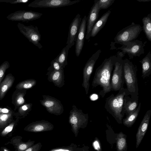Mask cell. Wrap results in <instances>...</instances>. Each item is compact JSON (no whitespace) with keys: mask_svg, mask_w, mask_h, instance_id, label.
<instances>
[{"mask_svg":"<svg viewBox=\"0 0 151 151\" xmlns=\"http://www.w3.org/2000/svg\"><path fill=\"white\" fill-rule=\"evenodd\" d=\"M141 106V103L139 104L138 107L133 111L126 116L122 120V123L124 125L128 127L132 126L136 120L139 113Z\"/></svg>","mask_w":151,"mask_h":151,"instance_id":"obj_23","label":"cell"},{"mask_svg":"<svg viewBox=\"0 0 151 151\" xmlns=\"http://www.w3.org/2000/svg\"><path fill=\"white\" fill-rule=\"evenodd\" d=\"M117 58L116 55L105 59L96 70L91 85L93 87L100 86L102 88L99 95L102 98L111 91L110 81L112 71Z\"/></svg>","mask_w":151,"mask_h":151,"instance_id":"obj_1","label":"cell"},{"mask_svg":"<svg viewBox=\"0 0 151 151\" xmlns=\"http://www.w3.org/2000/svg\"><path fill=\"white\" fill-rule=\"evenodd\" d=\"M115 0H98V5L100 10L107 9L114 3Z\"/></svg>","mask_w":151,"mask_h":151,"instance_id":"obj_32","label":"cell"},{"mask_svg":"<svg viewBox=\"0 0 151 151\" xmlns=\"http://www.w3.org/2000/svg\"><path fill=\"white\" fill-rule=\"evenodd\" d=\"M47 80L53 83L55 86L59 88L62 87L65 84V76L64 69L59 71H48L46 74Z\"/></svg>","mask_w":151,"mask_h":151,"instance_id":"obj_18","label":"cell"},{"mask_svg":"<svg viewBox=\"0 0 151 151\" xmlns=\"http://www.w3.org/2000/svg\"><path fill=\"white\" fill-rule=\"evenodd\" d=\"M0 151H10L7 148L5 147H1V149Z\"/></svg>","mask_w":151,"mask_h":151,"instance_id":"obj_41","label":"cell"},{"mask_svg":"<svg viewBox=\"0 0 151 151\" xmlns=\"http://www.w3.org/2000/svg\"><path fill=\"white\" fill-rule=\"evenodd\" d=\"M26 93V90H24L22 92L18 93L15 96L14 104L17 106H21L24 103L25 100L24 96Z\"/></svg>","mask_w":151,"mask_h":151,"instance_id":"obj_31","label":"cell"},{"mask_svg":"<svg viewBox=\"0 0 151 151\" xmlns=\"http://www.w3.org/2000/svg\"><path fill=\"white\" fill-rule=\"evenodd\" d=\"M117 58L114 64L110 81L111 91H119L123 88L125 83L124 77L123 61L124 56L121 52H118L116 55Z\"/></svg>","mask_w":151,"mask_h":151,"instance_id":"obj_4","label":"cell"},{"mask_svg":"<svg viewBox=\"0 0 151 151\" xmlns=\"http://www.w3.org/2000/svg\"><path fill=\"white\" fill-rule=\"evenodd\" d=\"M12 113H0V128L6 126L12 121Z\"/></svg>","mask_w":151,"mask_h":151,"instance_id":"obj_29","label":"cell"},{"mask_svg":"<svg viewBox=\"0 0 151 151\" xmlns=\"http://www.w3.org/2000/svg\"><path fill=\"white\" fill-rule=\"evenodd\" d=\"M87 17L85 16L82 19L75 45V52L77 57L80 55L83 49L86 34Z\"/></svg>","mask_w":151,"mask_h":151,"instance_id":"obj_15","label":"cell"},{"mask_svg":"<svg viewBox=\"0 0 151 151\" xmlns=\"http://www.w3.org/2000/svg\"><path fill=\"white\" fill-rule=\"evenodd\" d=\"M29 0H0V2L9 3L12 4L26 3Z\"/></svg>","mask_w":151,"mask_h":151,"instance_id":"obj_36","label":"cell"},{"mask_svg":"<svg viewBox=\"0 0 151 151\" xmlns=\"http://www.w3.org/2000/svg\"><path fill=\"white\" fill-rule=\"evenodd\" d=\"M126 135L122 132L117 134L116 138V148L117 151H126L127 144Z\"/></svg>","mask_w":151,"mask_h":151,"instance_id":"obj_26","label":"cell"},{"mask_svg":"<svg viewBox=\"0 0 151 151\" xmlns=\"http://www.w3.org/2000/svg\"><path fill=\"white\" fill-rule=\"evenodd\" d=\"M137 1L140 2H148L151 1V0H137Z\"/></svg>","mask_w":151,"mask_h":151,"instance_id":"obj_40","label":"cell"},{"mask_svg":"<svg viewBox=\"0 0 151 151\" xmlns=\"http://www.w3.org/2000/svg\"><path fill=\"white\" fill-rule=\"evenodd\" d=\"M14 77L11 74L7 75L0 84V99H2L8 90L12 86L14 81Z\"/></svg>","mask_w":151,"mask_h":151,"instance_id":"obj_21","label":"cell"},{"mask_svg":"<svg viewBox=\"0 0 151 151\" xmlns=\"http://www.w3.org/2000/svg\"><path fill=\"white\" fill-rule=\"evenodd\" d=\"M21 140L19 137H13L11 140V143L16 147L17 151H24L27 148L33 146L35 141L29 140L26 142H20Z\"/></svg>","mask_w":151,"mask_h":151,"instance_id":"obj_24","label":"cell"},{"mask_svg":"<svg viewBox=\"0 0 151 151\" xmlns=\"http://www.w3.org/2000/svg\"><path fill=\"white\" fill-rule=\"evenodd\" d=\"M80 0H35L28 6L33 8H58L70 6L78 3Z\"/></svg>","mask_w":151,"mask_h":151,"instance_id":"obj_11","label":"cell"},{"mask_svg":"<svg viewBox=\"0 0 151 151\" xmlns=\"http://www.w3.org/2000/svg\"><path fill=\"white\" fill-rule=\"evenodd\" d=\"M17 27L20 32L29 41L39 49L42 46L40 42L41 35L36 26L32 25L27 26L21 23H18Z\"/></svg>","mask_w":151,"mask_h":151,"instance_id":"obj_8","label":"cell"},{"mask_svg":"<svg viewBox=\"0 0 151 151\" xmlns=\"http://www.w3.org/2000/svg\"><path fill=\"white\" fill-rule=\"evenodd\" d=\"M111 13V11L110 10L108 11L97 21L92 29L91 37H95L104 27Z\"/></svg>","mask_w":151,"mask_h":151,"instance_id":"obj_19","label":"cell"},{"mask_svg":"<svg viewBox=\"0 0 151 151\" xmlns=\"http://www.w3.org/2000/svg\"><path fill=\"white\" fill-rule=\"evenodd\" d=\"M138 100H134L128 96H125L124 99L123 109L125 114L126 116L134 111L138 106Z\"/></svg>","mask_w":151,"mask_h":151,"instance_id":"obj_22","label":"cell"},{"mask_svg":"<svg viewBox=\"0 0 151 151\" xmlns=\"http://www.w3.org/2000/svg\"><path fill=\"white\" fill-rule=\"evenodd\" d=\"M53 128V125L48 121L41 120L30 123L24 129L27 132H37L50 131Z\"/></svg>","mask_w":151,"mask_h":151,"instance_id":"obj_16","label":"cell"},{"mask_svg":"<svg viewBox=\"0 0 151 151\" xmlns=\"http://www.w3.org/2000/svg\"><path fill=\"white\" fill-rule=\"evenodd\" d=\"M142 21L143 30L146 38L151 42V14L150 13L144 17Z\"/></svg>","mask_w":151,"mask_h":151,"instance_id":"obj_25","label":"cell"},{"mask_svg":"<svg viewBox=\"0 0 151 151\" xmlns=\"http://www.w3.org/2000/svg\"><path fill=\"white\" fill-rule=\"evenodd\" d=\"M88 115L85 114L82 110L78 109L74 105L69 113V122L70 124L72 130L76 137L77 136L78 130L81 128L85 127L88 124Z\"/></svg>","mask_w":151,"mask_h":151,"instance_id":"obj_5","label":"cell"},{"mask_svg":"<svg viewBox=\"0 0 151 151\" xmlns=\"http://www.w3.org/2000/svg\"><path fill=\"white\" fill-rule=\"evenodd\" d=\"M37 84L36 81L33 79H27L19 83L16 88L19 90H25L32 88Z\"/></svg>","mask_w":151,"mask_h":151,"instance_id":"obj_28","label":"cell"},{"mask_svg":"<svg viewBox=\"0 0 151 151\" xmlns=\"http://www.w3.org/2000/svg\"><path fill=\"white\" fill-rule=\"evenodd\" d=\"M139 62L141 64L142 77L145 79L149 77L151 73V53L149 52Z\"/></svg>","mask_w":151,"mask_h":151,"instance_id":"obj_20","label":"cell"},{"mask_svg":"<svg viewBox=\"0 0 151 151\" xmlns=\"http://www.w3.org/2000/svg\"><path fill=\"white\" fill-rule=\"evenodd\" d=\"M12 113L11 111L8 109L0 108V113L10 114Z\"/></svg>","mask_w":151,"mask_h":151,"instance_id":"obj_39","label":"cell"},{"mask_svg":"<svg viewBox=\"0 0 151 151\" xmlns=\"http://www.w3.org/2000/svg\"><path fill=\"white\" fill-rule=\"evenodd\" d=\"M98 0L94 1V3L91 7L87 17L86 32L85 38L87 40L91 37L92 28L98 20L100 10L98 5Z\"/></svg>","mask_w":151,"mask_h":151,"instance_id":"obj_14","label":"cell"},{"mask_svg":"<svg viewBox=\"0 0 151 151\" xmlns=\"http://www.w3.org/2000/svg\"><path fill=\"white\" fill-rule=\"evenodd\" d=\"M125 96H127V90L123 87L116 95L112 94L106 99L105 108L119 124L122 123V120L125 115L123 103Z\"/></svg>","mask_w":151,"mask_h":151,"instance_id":"obj_2","label":"cell"},{"mask_svg":"<svg viewBox=\"0 0 151 151\" xmlns=\"http://www.w3.org/2000/svg\"><path fill=\"white\" fill-rule=\"evenodd\" d=\"M151 115V110H148L145 114L138 128L136 134V148L140 144L147 132Z\"/></svg>","mask_w":151,"mask_h":151,"instance_id":"obj_17","label":"cell"},{"mask_svg":"<svg viewBox=\"0 0 151 151\" xmlns=\"http://www.w3.org/2000/svg\"><path fill=\"white\" fill-rule=\"evenodd\" d=\"M123 68L127 96H130L131 98L133 99L138 100L137 66L129 59L126 58L123 60Z\"/></svg>","mask_w":151,"mask_h":151,"instance_id":"obj_3","label":"cell"},{"mask_svg":"<svg viewBox=\"0 0 151 151\" xmlns=\"http://www.w3.org/2000/svg\"><path fill=\"white\" fill-rule=\"evenodd\" d=\"M42 15L32 11L19 10L9 14L6 18L13 21L29 22L40 18Z\"/></svg>","mask_w":151,"mask_h":151,"instance_id":"obj_12","label":"cell"},{"mask_svg":"<svg viewBox=\"0 0 151 151\" xmlns=\"http://www.w3.org/2000/svg\"><path fill=\"white\" fill-rule=\"evenodd\" d=\"M101 50L99 49L89 58L83 70L82 86L85 90L86 93H88L90 86L89 81L96 61L99 57Z\"/></svg>","mask_w":151,"mask_h":151,"instance_id":"obj_9","label":"cell"},{"mask_svg":"<svg viewBox=\"0 0 151 151\" xmlns=\"http://www.w3.org/2000/svg\"><path fill=\"white\" fill-rule=\"evenodd\" d=\"M42 96L43 99L40 100V103L48 113L57 116L63 113V106L60 100L49 95H43Z\"/></svg>","mask_w":151,"mask_h":151,"instance_id":"obj_10","label":"cell"},{"mask_svg":"<svg viewBox=\"0 0 151 151\" xmlns=\"http://www.w3.org/2000/svg\"><path fill=\"white\" fill-rule=\"evenodd\" d=\"M10 67V64L8 61L4 62L0 66V84L2 82L6 70Z\"/></svg>","mask_w":151,"mask_h":151,"instance_id":"obj_33","label":"cell"},{"mask_svg":"<svg viewBox=\"0 0 151 151\" xmlns=\"http://www.w3.org/2000/svg\"><path fill=\"white\" fill-rule=\"evenodd\" d=\"M82 19L81 15L78 14L70 25L66 42V46L70 48L74 45L76 41Z\"/></svg>","mask_w":151,"mask_h":151,"instance_id":"obj_13","label":"cell"},{"mask_svg":"<svg viewBox=\"0 0 151 151\" xmlns=\"http://www.w3.org/2000/svg\"><path fill=\"white\" fill-rule=\"evenodd\" d=\"M15 122H13L6 126L0 133V135L2 137H4L7 134L11 132L15 124Z\"/></svg>","mask_w":151,"mask_h":151,"instance_id":"obj_35","label":"cell"},{"mask_svg":"<svg viewBox=\"0 0 151 151\" xmlns=\"http://www.w3.org/2000/svg\"><path fill=\"white\" fill-rule=\"evenodd\" d=\"M70 48L66 45L64 47L59 55L55 59L63 68L67 65V58Z\"/></svg>","mask_w":151,"mask_h":151,"instance_id":"obj_27","label":"cell"},{"mask_svg":"<svg viewBox=\"0 0 151 151\" xmlns=\"http://www.w3.org/2000/svg\"><path fill=\"white\" fill-rule=\"evenodd\" d=\"M147 42V41L143 42L136 39L122 44V46L117 48L116 50H121V52L123 55L127 54L129 59H132L134 57H139L144 53V47Z\"/></svg>","mask_w":151,"mask_h":151,"instance_id":"obj_7","label":"cell"},{"mask_svg":"<svg viewBox=\"0 0 151 151\" xmlns=\"http://www.w3.org/2000/svg\"><path fill=\"white\" fill-rule=\"evenodd\" d=\"M32 106V104L28 103L21 106L18 109V113L21 116H26L31 110Z\"/></svg>","mask_w":151,"mask_h":151,"instance_id":"obj_30","label":"cell"},{"mask_svg":"<svg viewBox=\"0 0 151 151\" xmlns=\"http://www.w3.org/2000/svg\"><path fill=\"white\" fill-rule=\"evenodd\" d=\"M50 65V66L47 69L48 71H59L64 68L55 59L52 61Z\"/></svg>","mask_w":151,"mask_h":151,"instance_id":"obj_34","label":"cell"},{"mask_svg":"<svg viewBox=\"0 0 151 151\" xmlns=\"http://www.w3.org/2000/svg\"><path fill=\"white\" fill-rule=\"evenodd\" d=\"M41 143L38 142L30 147L24 151H39L42 147Z\"/></svg>","mask_w":151,"mask_h":151,"instance_id":"obj_37","label":"cell"},{"mask_svg":"<svg viewBox=\"0 0 151 151\" xmlns=\"http://www.w3.org/2000/svg\"><path fill=\"white\" fill-rule=\"evenodd\" d=\"M142 30V27L134 22L123 28L117 33L114 40L116 43L122 44L136 40Z\"/></svg>","mask_w":151,"mask_h":151,"instance_id":"obj_6","label":"cell"},{"mask_svg":"<svg viewBox=\"0 0 151 151\" xmlns=\"http://www.w3.org/2000/svg\"><path fill=\"white\" fill-rule=\"evenodd\" d=\"M93 145L94 149L97 151L102 150L99 141L97 138L94 140L93 143Z\"/></svg>","mask_w":151,"mask_h":151,"instance_id":"obj_38","label":"cell"}]
</instances>
